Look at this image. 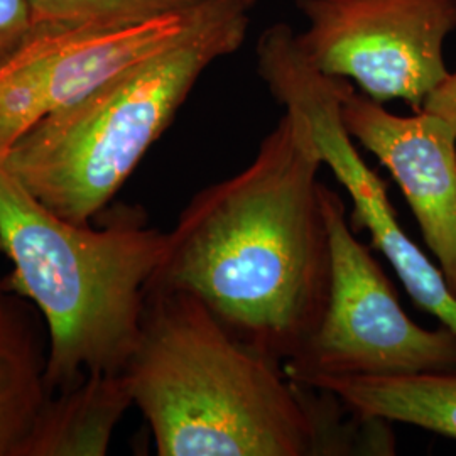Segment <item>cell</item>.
Masks as SVG:
<instances>
[{"label":"cell","mask_w":456,"mask_h":456,"mask_svg":"<svg viewBox=\"0 0 456 456\" xmlns=\"http://www.w3.org/2000/svg\"><path fill=\"white\" fill-rule=\"evenodd\" d=\"M247 11L244 0H210L190 33L41 118L2 161L49 210L90 224L169 127L201 73L242 46Z\"/></svg>","instance_id":"4"},{"label":"cell","mask_w":456,"mask_h":456,"mask_svg":"<svg viewBox=\"0 0 456 456\" xmlns=\"http://www.w3.org/2000/svg\"><path fill=\"white\" fill-rule=\"evenodd\" d=\"M259 75L273 97L310 124L314 142L335 178L352 198L350 224L365 228L375 248L391 262L412 301L456 335V296L436 267L401 227L386 183L377 176L348 134L337 92V78L322 75L305 60L289 26L276 24L257 45Z\"/></svg>","instance_id":"7"},{"label":"cell","mask_w":456,"mask_h":456,"mask_svg":"<svg viewBox=\"0 0 456 456\" xmlns=\"http://www.w3.org/2000/svg\"><path fill=\"white\" fill-rule=\"evenodd\" d=\"M244 2L247 4V5H248V7H250V5H252L256 0H244Z\"/></svg>","instance_id":"16"},{"label":"cell","mask_w":456,"mask_h":456,"mask_svg":"<svg viewBox=\"0 0 456 456\" xmlns=\"http://www.w3.org/2000/svg\"><path fill=\"white\" fill-rule=\"evenodd\" d=\"M340 115L348 134L372 152L399 184L424 242L456 296V134L441 117L387 112L337 78Z\"/></svg>","instance_id":"9"},{"label":"cell","mask_w":456,"mask_h":456,"mask_svg":"<svg viewBox=\"0 0 456 456\" xmlns=\"http://www.w3.org/2000/svg\"><path fill=\"white\" fill-rule=\"evenodd\" d=\"M322 166L310 124L286 109L244 171L191 198L147 291L191 294L248 346L297 357L330 294Z\"/></svg>","instance_id":"1"},{"label":"cell","mask_w":456,"mask_h":456,"mask_svg":"<svg viewBox=\"0 0 456 456\" xmlns=\"http://www.w3.org/2000/svg\"><path fill=\"white\" fill-rule=\"evenodd\" d=\"M131 406L124 375H86L77 386L49 394L22 456L107 455L115 426Z\"/></svg>","instance_id":"11"},{"label":"cell","mask_w":456,"mask_h":456,"mask_svg":"<svg viewBox=\"0 0 456 456\" xmlns=\"http://www.w3.org/2000/svg\"><path fill=\"white\" fill-rule=\"evenodd\" d=\"M166 233L135 208L100 228L49 210L0 156V252L12 264L5 286L33 301L49 333V392L86 375L122 374L141 333L147 286Z\"/></svg>","instance_id":"3"},{"label":"cell","mask_w":456,"mask_h":456,"mask_svg":"<svg viewBox=\"0 0 456 456\" xmlns=\"http://www.w3.org/2000/svg\"><path fill=\"white\" fill-rule=\"evenodd\" d=\"M124 380L161 456L392 455L360 416L239 340L191 294L147 291Z\"/></svg>","instance_id":"2"},{"label":"cell","mask_w":456,"mask_h":456,"mask_svg":"<svg viewBox=\"0 0 456 456\" xmlns=\"http://www.w3.org/2000/svg\"><path fill=\"white\" fill-rule=\"evenodd\" d=\"M205 0H29L36 22L127 26L195 9Z\"/></svg>","instance_id":"13"},{"label":"cell","mask_w":456,"mask_h":456,"mask_svg":"<svg viewBox=\"0 0 456 456\" xmlns=\"http://www.w3.org/2000/svg\"><path fill=\"white\" fill-rule=\"evenodd\" d=\"M208 2L127 26L36 22L0 61V154L46 115L176 43L201 20Z\"/></svg>","instance_id":"8"},{"label":"cell","mask_w":456,"mask_h":456,"mask_svg":"<svg viewBox=\"0 0 456 456\" xmlns=\"http://www.w3.org/2000/svg\"><path fill=\"white\" fill-rule=\"evenodd\" d=\"M34 24L29 0H0V61L24 43Z\"/></svg>","instance_id":"14"},{"label":"cell","mask_w":456,"mask_h":456,"mask_svg":"<svg viewBox=\"0 0 456 456\" xmlns=\"http://www.w3.org/2000/svg\"><path fill=\"white\" fill-rule=\"evenodd\" d=\"M0 279V456H22L48 401V354L33 313Z\"/></svg>","instance_id":"10"},{"label":"cell","mask_w":456,"mask_h":456,"mask_svg":"<svg viewBox=\"0 0 456 456\" xmlns=\"http://www.w3.org/2000/svg\"><path fill=\"white\" fill-rule=\"evenodd\" d=\"M313 387L335 394L360 416L386 423L412 424L456 440V370L323 379Z\"/></svg>","instance_id":"12"},{"label":"cell","mask_w":456,"mask_h":456,"mask_svg":"<svg viewBox=\"0 0 456 456\" xmlns=\"http://www.w3.org/2000/svg\"><path fill=\"white\" fill-rule=\"evenodd\" d=\"M308 20L296 34L322 75L357 83L377 103L403 100L414 112L450 75L444 39L456 0H296Z\"/></svg>","instance_id":"6"},{"label":"cell","mask_w":456,"mask_h":456,"mask_svg":"<svg viewBox=\"0 0 456 456\" xmlns=\"http://www.w3.org/2000/svg\"><path fill=\"white\" fill-rule=\"evenodd\" d=\"M421 110L438 115L453 127L456 134V71L450 73L444 82L428 97Z\"/></svg>","instance_id":"15"},{"label":"cell","mask_w":456,"mask_h":456,"mask_svg":"<svg viewBox=\"0 0 456 456\" xmlns=\"http://www.w3.org/2000/svg\"><path fill=\"white\" fill-rule=\"evenodd\" d=\"M331 237V277L323 318L297 357L284 363L294 380L399 377L456 370V335L426 330L403 310L389 277L352 230L342 198L323 184Z\"/></svg>","instance_id":"5"}]
</instances>
